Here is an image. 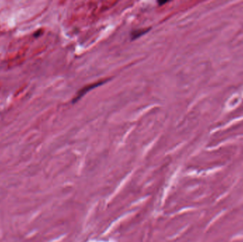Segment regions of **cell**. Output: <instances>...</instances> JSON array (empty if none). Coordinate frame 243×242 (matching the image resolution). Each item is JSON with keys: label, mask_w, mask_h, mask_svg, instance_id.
<instances>
[{"label": "cell", "mask_w": 243, "mask_h": 242, "mask_svg": "<svg viewBox=\"0 0 243 242\" xmlns=\"http://www.w3.org/2000/svg\"><path fill=\"white\" fill-rule=\"evenodd\" d=\"M105 82H106V80H103V81L97 82L95 83H92V84H91V85H88L87 86H85V87L81 89V90L78 92V94H77L76 96L75 97V98L73 99V103H76V102L78 101V99H81L82 96L85 95V94H86L87 92H89L90 90H91L92 89H94L95 87H98V86H100L101 85H103V83H105Z\"/></svg>", "instance_id": "obj_1"}, {"label": "cell", "mask_w": 243, "mask_h": 242, "mask_svg": "<svg viewBox=\"0 0 243 242\" xmlns=\"http://www.w3.org/2000/svg\"><path fill=\"white\" fill-rule=\"evenodd\" d=\"M149 30V29H146V30H145V29H140V30L133 31L132 34H131V36H132V39H137V38L140 37L141 36H142L143 34H146V32H148Z\"/></svg>", "instance_id": "obj_2"}]
</instances>
